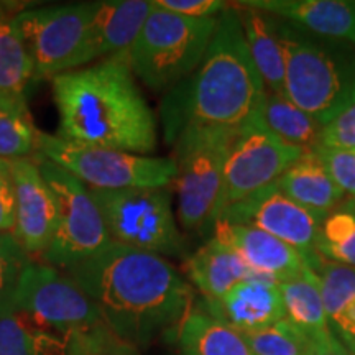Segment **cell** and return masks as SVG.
<instances>
[{"instance_id": "obj_1", "label": "cell", "mask_w": 355, "mask_h": 355, "mask_svg": "<svg viewBox=\"0 0 355 355\" xmlns=\"http://www.w3.org/2000/svg\"><path fill=\"white\" fill-rule=\"evenodd\" d=\"M64 272L94 301L102 321L140 349L176 336L193 311V286L165 257L112 242Z\"/></svg>"}, {"instance_id": "obj_2", "label": "cell", "mask_w": 355, "mask_h": 355, "mask_svg": "<svg viewBox=\"0 0 355 355\" xmlns=\"http://www.w3.org/2000/svg\"><path fill=\"white\" fill-rule=\"evenodd\" d=\"M125 55L51 79L60 139L135 155L155 152L157 119L137 86Z\"/></svg>"}, {"instance_id": "obj_3", "label": "cell", "mask_w": 355, "mask_h": 355, "mask_svg": "<svg viewBox=\"0 0 355 355\" xmlns=\"http://www.w3.org/2000/svg\"><path fill=\"white\" fill-rule=\"evenodd\" d=\"M266 89L243 38L234 7L217 17L206 55L191 76L166 92L162 121L166 144L183 128H241L255 117Z\"/></svg>"}, {"instance_id": "obj_4", "label": "cell", "mask_w": 355, "mask_h": 355, "mask_svg": "<svg viewBox=\"0 0 355 355\" xmlns=\"http://www.w3.org/2000/svg\"><path fill=\"white\" fill-rule=\"evenodd\" d=\"M285 96L324 127L355 104V44L322 38L278 19Z\"/></svg>"}, {"instance_id": "obj_5", "label": "cell", "mask_w": 355, "mask_h": 355, "mask_svg": "<svg viewBox=\"0 0 355 355\" xmlns=\"http://www.w3.org/2000/svg\"><path fill=\"white\" fill-rule=\"evenodd\" d=\"M217 17L188 19L152 3L140 33L127 51V63L153 92H168L196 71L214 35Z\"/></svg>"}, {"instance_id": "obj_6", "label": "cell", "mask_w": 355, "mask_h": 355, "mask_svg": "<svg viewBox=\"0 0 355 355\" xmlns=\"http://www.w3.org/2000/svg\"><path fill=\"white\" fill-rule=\"evenodd\" d=\"M237 130L189 125L171 144L178 219L186 230L202 232L214 225L225 162Z\"/></svg>"}, {"instance_id": "obj_7", "label": "cell", "mask_w": 355, "mask_h": 355, "mask_svg": "<svg viewBox=\"0 0 355 355\" xmlns=\"http://www.w3.org/2000/svg\"><path fill=\"white\" fill-rule=\"evenodd\" d=\"M37 152L76 176L89 189L170 188L178 173L173 157H150L81 145L40 130Z\"/></svg>"}, {"instance_id": "obj_8", "label": "cell", "mask_w": 355, "mask_h": 355, "mask_svg": "<svg viewBox=\"0 0 355 355\" xmlns=\"http://www.w3.org/2000/svg\"><path fill=\"white\" fill-rule=\"evenodd\" d=\"M91 194L114 243L159 257L186 254L168 188L91 189Z\"/></svg>"}, {"instance_id": "obj_9", "label": "cell", "mask_w": 355, "mask_h": 355, "mask_svg": "<svg viewBox=\"0 0 355 355\" xmlns=\"http://www.w3.org/2000/svg\"><path fill=\"white\" fill-rule=\"evenodd\" d=\"M40 171L56 198L58 222L43 263L66 270L99 254L112 243L91 189L76 176L35 153Z\"/></svg>"}, {"instance_id": "obj_10", "label": "cell", "mask_w": 355, "mask_h": 355, "mask_svg": "<svg viewBox=\"0 0 355 355\" xmlns=\"http://www.w3.org/2000/svg\"><path fill=\"white\" fill-rule=\"evenodd\" d=\"M94 10L96 2H79L24 8L12 15L13 28L32 58L35 79H53L76 68Z\"/></svg>"}, {"instance_id": "obj_11", "label": "cell", "mask_w": 355, "mask_h": 355, "mask_svg": "<svg viewBox=\"0 0 355 355\" xmlns=\"http://www.w3.org/2000/svg\"><path fill=\"white\" fill-rule=\"evenodd\" d=\"M12 301L42 326L69 336L101 322V313L81 286L61 268L30 260L21 270Z\"/></svg>"}, {"instance_id": "obj_12", "label": "cell", "mask_w": 355, "mask_h": 355, "mask_svg": "<svg viewBox=\"0 0 355 355\" xmlns=\"http://www.w3.org/2000/svg\"><path fill=\"white\" fill-rule=\"evenodd\" d=\"M301 155V150L279 140L257 117L248 121L230 145L216 220L229 206L275 183Z\"/></svg>"}, {"instance_id": "obj_13", "label": "cell", "mask_w": 355, "mask_h": 355, "mask_svg": "<svg viewBox=\"0 0 355 355\" xmlns=\"http://www.w3.org/2000/svg\"><path fill=\"white\" fill-rule=\"evenodd\" d=\"M220 219L250 225L279 239L296 248L313 272L321 265L316 239L322 219L288 198L275 183L229 206L217 217V220Z\"/></svg>"}, {"instance_id": "obj_14", "label": "cell", "mask_w": 355, "mask_h": 355, "mask_svg": "<svg viewBox=\"0 0 355 355\" xmlns=\"http://www.w3.org/2000/svg\"><path fill=\"white\" fill-rule=\"evenodd\" d=\"M15 181L17 222L13 237L28 257L48 250L58 222L56 198L40 171L37 157L10 159Z\"/></svg>"}, {"instance_id": "obj_15", "label": "cell", "mask_w": 355, "mask_h": 355, "mask_svg": "<svg viewBox=\"0 0 355 355\" xmlns=\"http://www.w3.org/2000/svg\"><path fill=\"white\" fill-rule=\"evenodd\" d=\"M212 237L232 248L252 275L279 283L309 268L304 257L296 248L250 225L216 220L212 225Z\"/></svg>"}, {"instance_id": "obj_16", "label": "cell", "mask_w": 355, "mask_h": 355, "mask_svg": "<svg viewBox=\"0 0 355 355\" xmlns=\"http://www.w3.org/2000/svg\"><path fill=\"white\" fill-rule=\"evenodd\" d=\"M152 12V0H101L89 24L76 68L127 53Z\"/></svg>"}, {"instance_id": "obj_17", "label": "cell", "mask_w": 355, "mask_h": 355, "mask_svg": "<svg viewBox=\"0 0 355 355\" xmlns=\"http://www.w3.org/2000/svg\"><path fill=\"white\" fill-rule=\"evenodd\" d=\"M204 311L241 334L285 319L279 283L259 275L245 278L220 300H204Z\"/></svg>"}, {"instance_id": "obj_18", "label": "cell", "mask_w": 355, "mask_h": 355, "mask_svg": "<svg viewBox=\"0 0 355 355\" xmlns=\"http://www.w3.org/2000/svg\"><path fill=\"white\" fill-rule=\"evenodd\" d=\"M296 28L355 44L354 0H242Z\"/></svg>"}, {"instance_id": "obj_19", "label": "cell", "mask_w": 355, "mask_h": 355, "mask_svg": "<svg viewBox=\"0 0 355 355\" xmlns=\"http://www.w3.org/2000/svg\"><path fill=\"white\" fill-rule=\"evenodd\" d=\"M234 8L241 19L247 50L265 89L285 94V51L279 38L278 19L242 2L234 3Z\"/></svg>"}, {"instance_id": "obj_20", "label": "cell", "mask_w": 355, "mask_h": 355, "mask_svg": "<svg viewBox=\"0 0 355 355\" xmlns=\"http://www.w3.org/2000/svg\"><path fill=\"white\" fill-rule=\"evenodd\" d=\"M288 198L324 219L337 209L345 194L334 183L318 153H303L275 181Z\"/></svg>"}, {"instance_id": "obj_21", "label": "cell", "mask_w": 355, "mask_h": 355, "mask_svg": "<svg viewBox=\"0 0 355 355\" xmlns=\"http://www.w3.org/2000/svg\"><path fill=\"white\" fill-rule=\"evenodd\" d=\"M184 273L206 301H217L235 285L252 277L232 248L211 237L184 261Z\"/></svg>"}, {"instance_id": "obj_22", "label": "cell", "mask_w": 355, "mask_h": 355, "mask_svg": "<svg viewBox=\"0 0 355 355\" xmlns=\"http://www.w3.org/2000/svg\"><path fill=\"white\" fill-rule=\"evenodd\" d=\"M255 117L279 140L303 153H314L322 145V123L285 94L266 91Z\"/></svg>"}, {"instance_id": "obj_23", "label": "cell", "mask_w": 355, "mask_h": 355, "mask_svg": "<svg viewBox=\"0 0 355 355\" xmlns=\"http://www.w3.org/2000/svg\"><path fill=\"white\" fill-rule=\"evenodd\" d=\"M0 355H66V337L13 304L0 306Z\"/></svg>"}, {"instance_id": "obj_24", "label": "cell", "mask_w": 355, "mask_h": 355, "mask_svg": "<svg viewBox=\"0 0 355 355\" xmlns=\"http://www.w3.org/2000/svg\"><path fill=\"white\" fill-rule=\"evenodd\" d=\"M181 355H254L239 331L204 309H193L176 334Z\"/></svg>"}, {"instance_id": "obj_25", "label": "cell", "mask_w": 355, "mask_h": 355, "mask_svg": "<svg viewBox=\"0 0 355 355\" xmlns=\"http://www.w3.org/2000/svg\"><path fill=\"white\" fill-rule=\"evenodd\" d=\"M279 291L285 308V319L295 324L311 339L316 340L332 332L324 308L319 278L313 270L306 268L303 273L279 282Z\"/></svg>"}, {"instance_id": "obj_26", "label": "cell", "mask_w": 355, "mask_h": 355, "mask_svg": "<svg viewBox=\"0 0 355 355\" xmlns=\"http://www.w3.org/2000/svg\"><path fill=\"white\" fill-rule=\"evenodd\" d=\"M37 133L25 96L0 99V158H30L37 153Z\"/></svg>"}, {"instance_id": "obj_27", "label": "cell", "mask_w": 355, "mask_h": 355, "mask_svg": "<svg viewBox=\"0 0 355 355\" xmlns=\"http://www.w3.org/2000/svg\"><path fill=\"white\" fill-rule=\"evenodd\" d=\"M2 10L0 7V89L7 94L25 96L35 79L32 58L13 28L12 17L7 19Z\"/></svg>"}, {"instance_id": "obj_28", "label": "cell", "mask_w": 355, "mask_h": 355, "mask_svg": "<svg viewBox=\"0 0 355 355\" xmlns=\"http://www.w3.org/2000/svg\"><path fill=\"white\" fill-rule=\"evenodd\" d=\"M316 254L332 263L355 268V214L339 206L321 222Z\"/></svg>"}, {"instance_id": "obj_29", "label": "cell", "mask_w": 355, "mask_h": 355, "mask_svg": "<svg viewBox=\"0 0 355 355\" xmlns=\"http://www.w3.org/2000/svg\"><path fill=\"white\" fill-rule=\"evenodd\" d=\"M254 355H309L314 339L288 319L242 334Z\"/></svg>"}, {"instance_id": "obj_30", "label": "cell", "mask_w": 355, "mask_h": 355, "mask_svg": "<svg viewBox=\"0 0 355 355\" xmlns=\"http://www.w3.org/2000/svg\"><path fill=\"white\" fill-rule=\"evenodd\" d=\"M66 355H141L140 347L122 339L104 321L66 336Z\"/></svg>"}, {"instance_id": "obj_31", "label": "cell", "mask_w": 355, "mask_h": 355, "mask_svg": "<svg viewBox=\"0 0 355 355\" xmlns=\"http://www.w3.org/2000/svg\"><path fill=\"white\" fill-rule=\"evenodd\" d=\"M319 278L327 321L355 300V268L324 260L314 272Z\"/></svg>"}, {"instance_id": "obj_32", "label": "cell", "mask_w": 355, "mask_h": 355, "mask_svg": "<svg viewBox=\"0 0 355 355\" xmlns=\"http://www.w3.org/2000/svg\"><path fill=\"white\" fill-rule=\"evenodd\" d=\"M32 257L12 234H0V306L12 298L21 270Z\"/></svg>"}, {"instance_id": "obj_33", "label": "cell", "mask_w": 355, "mask_h": 355, "mask_svg": "<svg viewBox=\"0 0 355 355\" xmlns=\"http://www.w3.org/2000/svg\"><path fill=\"white\" fill-rule=\"evenodd\" d=\"M316 153L339 189L355 196V150L321 145Z\"/></svg>"}, {"instance_id": "obj_34", "label": "cell", "mask_w": 355, "mask_h": 355, "mask_svg": "<svg viewBox=\"0 0 355 355\" xmlns=\"http://www.w3.org/2000/svg\"><path fill=\"white\" fill-rule=\"evenodd\" d=\"M152 3L162 10L188 19H212L229 7L222 0H152Z\"/></svg>"}, {"instance_id": "obj_35", "label": "cell", "mask_w": 355, "mask_h": 355, "mask_svg": "<svg viewBox=\"0 0 355 355\" xmlns=\"http://www.w3.org/2000/svg\"><path fill=\"white\" fill-rule=\"evenodd\" d=\"M17 199L10 159L0 158V234L15 232Z\"/></svg>"}, {"instance_id": "obj_36", "label": "cell", "mask_w": 355, "mask_h": 355, "mask_svg": "<svg viewBox=\"0 0 355 355\" xmlns=\"http://www.w3.org/2000/svg\"><path fill=\"white\" fill-rule=\"evenodd\" d=\"M322 145L355 150V104L324 127Z\"/></svg>"}, {"instance_id": "obj_37", "label": "cell", "mask_w": 355, "mask_h": 355, "mask_svg": "<svg viewBox=\"0 0 355 355\" xmlns=\"http://www.w3.org/2000/svg\"><path fill=\"white\" fill-rule=\"evenodd\" d=\"M309 355H355L344 343L334 336V332L319 337L314 340L313 350Z\"/></svg>"}, {"instance_id": "obj_38", "label": "cell", "mask_w": 355, "mask_h": 355, "mask_svg": "<svg viewBox=\"0 0 355 355\" xmlns=\"http://www.w3.org/2000/svg\"><path fill=\"white\" fill-rule=\"evenodd\" d=\"M340 206L345 207V209L354 212V214H355V196H349L347 199H344Z\"/></svg>"}, {"instance_id": "obj_39", "label": "cell", "mask_w": 355, "mask_h": 355, "mask_svg": "<svg viewBox=\"0 0 355 355\" xmlns=\"http://www.w3.org/2000/svg\"><path fill=\"white\" fill-rule=\"evenodd\" d=\"M7 96V92H3L2 89H0V99H2V97H6Z\"/></svg>"}, {"instance_id": "obj_40", "label": "cell", "mask_w": 355, "mask_h": 355, "mask_svg": "<svg viewBox=\"0 0 355 355\" xmlns=\"http://www.w3.org/2000/svg\"><path fill=\"white\" fill-rule=\"evenodd\" d=\"M350 350H352V352L355 354V345H354V347H352V349H350Z\"/></svg>"}]
</instances>
